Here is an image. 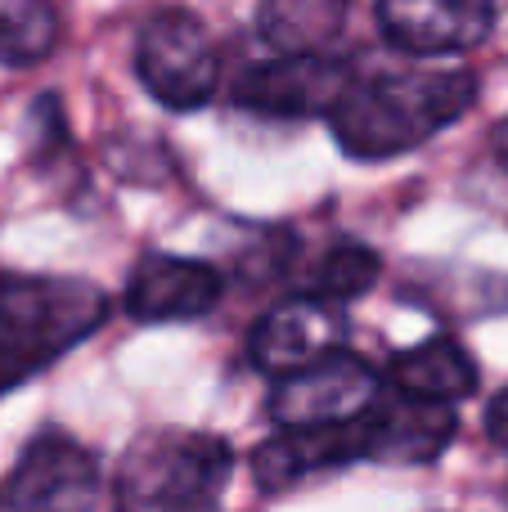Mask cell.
I'll return each mask as SVG.
<instances>
[{
    "mask_svg": "<svg viewBox=\"0 0 508 512\" xmlns=\"http://www.w3.org/2000/svg\"><path fill=\"white\" fill-rule=\"evenodd\" d=\"M234 454L221 436L158 432L140 436L113 472V495L122 512H176L203 508L230 481Z\"/></svg>",
    "mask_w": 508,
    "mask_h": 512,
    "instance_id": "3",
    "label": "cell"
},
{
    "mask_svg": "<svg viewBox=\"0 0 508 512\" xmlns=\"http://www.w3.org/2000/svg\"><path fill=\"white\" fill-rule=\"evenodd\" d=\"M351 86V63L320 54H275L234 81V104L261 117H329Z\"/></svg>",
    "mask_w": 508,
    "mask_h": 512,
    "instance_id": "7",
    "label": "cell"
},
{
    "mask_svg": "<svg viewBox=\"0 0 508 512\" xmlns=\"http://www.w3.org/2000/svg\"><path fill=\"white\" fill-rule=\"evenodd\" d=\"M140 86L171 113L203 108L221 86V54L203 18L189 9H158L135 41Z\"/></svg>",
    "mask_w": 508,
    "mask_h": 512,
    "instance_id": "4",
    "label": "cell"
},
{
    "mask_svg": "<svg viewBox=\"0 0 508 512\" xmlns=\"http://www.w3.org/2000/svg\"><path fill=\"white\" fill-rule=\"evenodd\" d=\"M225 279L216 265L194 256L149 252L135 261L126 279V315L140 324H180V319H203L221 306Z\"/></svg>",
    "mask_w": 508,
    "mask_h": 512,
    "instance_id": "10",
    "label": "cell"
},
{
    "mask_svg": "<svg viewBox=\"0 0 508 512\" xmlns=\"http://www.w3.org/2000/svg\"><path fill=\"white\" fill-rule=\"evenodd\" d=\"M477 77L468 68H405L351 77L333 104L329 126L347 158L387 162L414 153L437 131L455 126L477 104Z\"/></svg>",
    "mask_w": 508,
    "mask_h": 512,
    "instance_id": "1",
    "label": "cell"
},
{
    "mask_svg": "<svg viewBox=\"0 0 508 512\" xmlns=\"http://www.w3.org/2000/svg\"><path fill=\"white\" fill-rule=\"evenodd\" d=\"M383 391V373L360 360L351 346L320 355L297 373H284L270 391V418L275 427H329L360 418Z\"/></svg>",
    "mask_w": 508,
    "mask_h": 512,
    "instance_id": "5",
    "label": "cell"
},
{
    "mask_svg": "<svg viewBox=\"0 0 508 512\" xmlns=\"http://www.w3.org/2000/svg\"><path fill=\"white\" fill-rule=\"evenodd\" d=\"M455 427V405L405 396L383 382L378 400L365 409V459L392 463V468H423L450 450Z\"/></svg>",
    "mask_w": 508,
    "mask_h": 512,
    "instance_id": "8",
    "label": "cell"
},
{
    "mask_svg": "<svg viewBox=\"0 0 508 512\" xmlns=\"http://www.w3.org/2000/svg\"><path fill=\"white\" fill-rule=\"evenodd\" d=\"M383 36L405 54H464L495 27V0H378Z\"/></svg>",
    "mask_w": 508,
    "mask_h": 512,
    "instance_id": "11",
    "label": "cell"
},
{
    "mask_svg": "<svg viewBox=\"0 0 508 512\" xmlns=\"http://www.w3.org/2000/svg\"><path fill=\"white\" fill-rule=\"evenodd\" d=\"M338 346H347V310H342V301L315 297V292L279 301L252 328V364L275 373V378L306 369Z\"/></svg>",
    "mask_w": 508,
    "mask_h": 512,
    "instance_id": "9",
    "label": "cell"
},
{
    "mask_svg": "<svg viewBox=\"0 0 508 512\" xmlns=\"http://www.w3.org/2000/svg\"><path fill=\"white\" fill-rule=\"evenodd\" d=\"M99 463L68 436H36L0 481V512H95Z\"/></svg>",
    "mask_w": 508,
    "mask_h": 512,
    "instance_id": "6",
    "label": "cell"
},
{
    "mask_svg": "<svg viewBox=\"0 0 508 512\" xmlns=\"http://www.w3.org/2000/svg\"><path fill=\"white\" fill-rule=\"evenodd\" d=\"M365 459V414L351 423L329 427H279L257 454H252V477L261 490H288L315 472L342 468V463Z\"/></svg>",
    "mask_w": 508,
    "mask_h": 512,
    "instance_id": "12",
    "label": "cell"
},
{
    "mask_svg": "<svg viewBox=\"0 0 508 512\" xmlns=\"http://www.w3.org/2000/svg\"><path fill=\"white\" fill-rule=\"evenodd\" d=\"M59 45L54 0H0V68H36Z\"/></svg>",
    "mask_w": 508,
    "mask_h": 512,
    "instance_id": "15",
    "label": "cell"
},
{
    "mask_svg": "<svg viewBox=\"0 0 508 512\" xmlns=\"http://www.w3.org/2000/svg\"><path fill=\"white\" fill-rule=\"evenodd\" d=\"M486 432H491V441L508 450V391L491 400V409H486Z\"/></svg>",
    "mask_w": 508,
    "mask_h": 512,
    "instance_id": "17",
    "label": "cell"
},
{
    "mask_svg": "<svg viewBox=\"0 0 508 512\" xmlns=\"http://www.w3.org/2000/svg\"><path fill=\"white\" fill-rule=\"evenodd\" d=\"M176 512H212V504H203V508H176Z\"/></svg>",
    "mask_w": 508,
    "mask_h": 512,
    "instance_id": "19",
    "label": "cell"
},
{
    "mask_svg": "<svg viewBox=\"0 0 508 512\" xmlns=\"http://www.w3.org/2000/svg\"><path fill=\"white\" fill-rule=\"evenodd\" d=\"M351 0H266L257 27L279 54H320L347 23Z\"/></svg>",
    "mask_w": 508,
    "mask_h": 512,
    "instance_id": "14",
    "label": "cell"
},
{
    "mask_svg": "<svg viewBox=\"0 0 508 512\" xmlns=\"http://www.w3.org/2000/svg\"><path fill=\"white\" fill-rule=\"evenodd\" d=\"M387 387L405 391L419 400H437V405H455L477 391V364L450 337H428V342L410 346L392 360V369L383 373Z\"/></svg>",
    "mask_w": 508,
    "mask_h": 512,
    "instance_id": "13",
    "label": "cell"
},
{
    "mask_svg": "<svg viewBox=\"0 0 508 512\" xmlns=\"http://www.w3.org/2000/svg\"><path fill=\"white\" fill-rule=\"evenodd\" d=\"M378 279H383V256L374 248H360V243H342V248L320 256V265L311 274V292L329 301H351L365 297Z\"/></svg>",
    "mask_w": 508,
    "mask_h": 512,
    "instance_id": "16",
    "label": "cell"
},
{
    "mask_svg": "<svg viewBox=\"0 0 508 512\" xmlns=\"http://www.w3.org/2000/svg\"><path fill=\"white\" fill-rule=\"evenodd\" d=\"M108 319V292L68 274H0V391H14Z\"/></svg>",
    "mask_w": 508,
    "mask_h": 512,
    "instance_id": "2",
    "label": "cell"
},
{
    "mask_svg": "<svg viewBox=\"0 0 508 512\" xmlns=\"http://www.w3.org/2000/svg\"><path fill=\"white\" fill-rule=\"evenodd\" d=\"M491 144H495V158H500V162H504V167H508V117H504V122H500V126H495Z\"/></svg>",
    "mask_w": 508,
    "mask_h": 512,
    "instance_id": "18",
    "label": "cell"
}]
</instances>
